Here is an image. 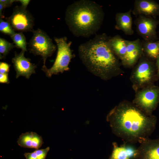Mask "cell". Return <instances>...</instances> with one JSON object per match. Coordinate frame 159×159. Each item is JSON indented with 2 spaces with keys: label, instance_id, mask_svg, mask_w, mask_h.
I'll return each mask as SVG.
<instances>
[{
  "label": "cell",
  "instance_id": "2",
  "mask_svg": "<svg viewBox=\"0 0 159 159\" xmlns=\"http://www.w3.org/2000/svg\"><path fill=\"white\" fill-rule=\"evenodd\" d=\"M109 37L105 33L96 34L93 39L80 44L78 50L87 70L105 80L117 75L120 70L118 58L108 44Z\"/></svg>",
  "mask_w": 159,
  "mask_h": 159
},
{
  "label": "cell",
  "instance_id": "3",
  "mask_svg": "<svg viewBox=\"0 0 159 159\" xmlns=\"http://www.w3.org/2000/svg\"><path fill=\"white\" fill-rule=\"evenodd\" d=\"M104 16L100 5L89 0H80L68 6L65 19L69 30L74 36L88 37L100 29Z\"/></svg>",
  "mask_w": 159,
  "mask_h": 159
},
{
  "label": "cell",
  "instance_id": "13",
  "mask_svg": "<svg viewBox=\"0 0 159 159\" xmlns=\"http://www.w3.org/2000/svg\"><path fill=\"white\" fill-rule=\"evenodd\" d=\"M132 12L135 16L155 17L159 15V4L151 0H136Z\"/></svg>",
  "mask_w": 159,
  "mask_h": 159
},
{
  "label": "cell",
  "instance_id": "9",
  "mask_svg": "<svg viewBox=\"0 0 159 159\" xmlns=\"http://www.w3.org/2000/svg\"><path fill=\"white\" fill-rule=\"evenodd\" d=\"M25 52L22 50L19 54L15 52V56L11 60L16 72V78L23 76L29 79L32 74L35 73L37 65L32 63L30 59L24 56Z\"/></svg>",
  "mask_w": 159,
  "mask_h": 159
},
{
  "label": "cell",
  "instance_id": "19",
  "mask_svg": "<svg viewBox=\"0 0 159 159\" xmlns=\"http://www.w3.org/2000/svg\"><path fill=\"white\" fill-rule=\"evenodd\" d=\"M10 37L16 47L20 49L25 52L27 51V43L26 37L22 32L15 33L14 35L10 36Z\"/></svg>",
  "mask_w": 159,
  "mask_h": 159
},
{
  "label": "cell",
  "instance_id": "15",
  "mask_svg": "<svg viewBox=\"0 0 159 159\" xmlns=\"http://www.w3.org/2000/svg\"><path fill=\"white\" fill-rule=\"evenodd\" d=\"M17 143L24 148L39 149L44 143L41 136L34 132H27L21 134L18 139Z\"/></svg>",
  "mask_w": 159,
  "mask_h": 159
},
{
  "label": "cell",
  "instance_id": "8",
  "mask_svg": "<svg viewBox=\"0 0 159 159\" xmlns=\"http://www.w3.org/2000/svg\"><path fill=\"white\" fill-rule=\"evenodd\" d=\"M137 32L145 41H153L156 37L158 22L152 17L140 15L135 21Z\"/></svg>",
  "mask_w": 159,
  "mask_h": 159
},
{
  "label": "cell",
  "instance_id": "25",
  "mask_svg": "<svg viewBox=\"0 0 159 159\" xmlns=\"http://www.w3.org/2000/svg\"><path fill=\"white\" fill-rule=\"evenodd\" d=\"M16 1L15 0H0V3L5 8L11 6L14 2Z\"/></svg>",
  "mask_w": 159,
  "mask_h": 159
},
{
  "label": "cell",
  "instance_id": "20",
  "mask_svg": "<svg viewBox=\"0 0 159 159\" xmlns=\"http://www.w3.org/2000/svg\"><path fill=\"white\" fill-rule=\"evenodd\" d=\"M50 148L37 149L31 153H25L24 156L26 159H45Z\"/></svg>",
  "mask_w": 159,
  "mask_h": 159
},
{
  "label": "cell",
  "instance_id": "4",
  "mask_svg": "<svg viewBox=\"0 0 159 159\" xmlns=\"http://www.w3.org/2000/svg\"><path fill=\"white\" fill-rule=\"evenodd\" d=\"M57 48V56L52 66L50 68L47 67L42 68V70L45 73L46 76L51 77L53 74L62 73L68 71L69 65L71 59L74 57L72 50L70 48L71 41L67 42L66 37L60 38L54 37Z\"/></svg>",
  "mask_w": 159,
  "mask_h": 159
},
{
  "label": "cell",
  "instance_id": "7",
  "mask_svg": "<svg viewBox=\"0 0 159 159\" xmlns=\"http://www.w3.org/2000/svg\"><path fill=\"white\" fill-rule=\"evenodd\" d=\"M159 95V91L158 88H147L138 93L133 103L147 113L151 114L157 105Z\"/></svg>",
  "mask_w": 159,
  "mask_h": 159
},
{
  "label": "cell",
  "instance_id": "5",
  "mask_svg": "<svg viewBox=\"0 0 159 159\" xmlns=\"http://www.w3.org/2000/svg\"><path fill=\"white\" fill-rule=\"evenodd\" d=\"M32 32L33 35L28 43L30 51L35 55L40 56L43 60L42 67H46V59L56 51V46L53 44L52 39L42 30L38 29L34 30Z\"/></svg>",
  "mask_w": 159,
  "mask_h": 159
},
{
  "label": "cell",
  "instance_id": "1",
  "mask_svg": "<svg viewBox=\"0 0 159 159\" xmlns=\"http://www.w3.org/2000/svg\"><path fill=\"white\" fill-rule=\"evenodd\" d=\"M107 120L112 132L126 143H140L155 130V117L145 112L133 103L120 102L108 113Z\"/></svg>",
  "mask_w": 159,
  "mask_h": 159
},
{
  "label": "cell",
  "instance_id": "18",
  "mask_svg": "<svg viewBox=\"0 0 159 159\" xmlns=\"http://www.w3.org/2000/svg\"><path fill=\"white\" fill-rule=\"evenodd\" d=\"M143 51L149 57L157 59L159 57V41L142 42Z\"/></svg>",
  "mask_w": 159,
  "mask_h": 159
},
{
  "label": "cell",
  "instance_id": "28",
  "mask_svg": "<svg viewBox=\"0 0 159 159\" xmlns=\"http://www.w3.org/2000/svg\"><path fill=\"white\" fill-rule=\"evenodd\" d=\"M157 64L158 69V72L159 75V57L157 59Z\"/></svg>",
  "mask_w": 159,
  "mask_h": 159
},
{
  "label": "cell",
  "instance_id": "10",
  "mask_svg": "<svg viewBox=\"0 0 159 159\" xmlns=\"http://www.w3.org/2000/svg\"><path fill=\"white\" fill-rule=\"evenodd\" d=\"M140 60L132 76L134 82L138 87L145 85L150 82L153 72L152 65L150 61L145 58Z\"/></svg>",
  "mask_w": 159,
  "mask_h": 159
},
{
  "label": "cell",
  "instance_id": "14",
  "mask_svg": "<svg viewBox=\"0 0 159 159\" xmlns=\"http://www.w3.org/2000/svg\"><path fill=\"white\" fill-rule=\"evenodd\" d=\"M112 145V151L109 159H136L137 148L126 143L119 146L114 142Z\"/></svg>",
  "mask_w": 159,
  "mask_h": 159
},
{
  "label": "cell",
  "instance_id": "21",
  "mask_svg": "<svg viewBox=\"0 0 159 159\" xmlns=\"http://www.w3.org/2000/svg\"><path fill=\"white\" fill-rule=\"evenodd\" d=\"M13 43L4 39L0 38V58L2 59L5 57L11 50L15 47Z\"/></svg>",
  "mask_w": 159,
  "mask_h": 159
},
{
  "label": "cell",
  "instance_id": "11",
  "mask_svg": "<svg viewBox=\"0 0 159 159\" xmlns=\"http://www.w3.org/2000/svg\"><path fill=\"white\" fill-rule=\"evenodd\" d=\"M139 143L136 159H159V139L148 138Z\"/></svg>",
  "mask_w": 159,
  "mask_h": 159
},
{
  "label": "cell",
  "instance_id": "24",
  "mask_svg": "<svg viewBox=\"0 0 159 159\" xmlns=\"http://www.w3.org/2000/svg\"><path fill=\"white\" fill-rule=\"evenodd\" d=\"M0 82L6 84L9 83L8 73L0 74Z\"/></svg>",
  "mask_w": 159,
  "mask_h": 159
},
{
  "label": "cell",
  "instance_id": "22",
  "mask_svg": "<svg viewBox=\"0 0 159 159\" xmlns=\"http://www.w3.org/2000/svg\"><path fill=\"white\" fill-rule=\"evenodd\" d=\"M0 32L4 34L11 36L16 32L9 23L0 18Z\"/></svg>",
  "mask_w": 159,
  "mask_h": 159
},
{
  "label": "cell",
  "instance_id": "26",
  "mask_svg": "<svg viewBox=\"0 0 159 159\" xmlns=\"http://www.w3.org/2000/svg\"><path fill=\"white\" fill-rule=\"evenodd\" d=\"M30 0H16V1H19L21 4V6L23 7L26 9L29 4Z\"/></svg>",
  "mask_w": 159,
  "mask_h": 159
},
{
  "label": "cell",
  "instance_id": "27",
  "mask_svg": "<svg viewBox=\"0 0 159 159\" xmlns=\"http://www.w3.org/2000/svg\"><path fill=\"white\" fill-rule=\"evenodd\" d=\"M5 8L3 5L0 3V18H4V15H3L2 11Z\"/></svg>",
  "mask_w": 159,
  "mask_h": 159
},
{
  "label": "cell",
  "instance_id": "12",
  "mask_svg": "<svg viewBox=\"0 0 159 159\" xmlns=\"http://www.w3.org/2000/svg\"><path fill=\"white\" fill-rule=\"evenodd\" d=\"M127 49L125 55L122 61L125 66L133 65L140 58L143 52L142 43L139 39L133 40H126Z\"/></svg>",
  "mask_w": 159,
  "mask_h": 159
},
{
  "label": "cell",
  "instance_id": "6",
  "mask_svg": "<svg viewBox=\"0 0 159 159\" xmlns=\"http://www.w3.org/2000/svg\"><path fill=\"white\" fill-rule=\"evenodd\" d=\"M6 19L14 31L23 32H32L34 30V17L28 10L21 6H15L11 15Z\"/></svg>",
  "mask_w": 159,
  "mask_h": 159
},
{
  "label": "cell",
  "instance_id": "16",
  "mask_svg": "<svg viewBox=\"0 0 159 159\" xmlns=\"http://www.w3.org/2000/svg\"><path fill=\"white\" fill-rule=\"evenodd\" d=\"M130 9L127 12L117 13L115 15V28L121 30L125 34L131 35L134 31L132 29V19Z\"/></svg>",
  "mask_w": 159,
  "mask_h": 159
},
{
  "label": "cell",
  "instance_id": "17",
  "mask_svg": "<svg viewBox=\"0 0 159 159\" xmlns=\"http://www.w3.org/2000/svg\"><path fill=\"white\" fill-rule=\"evenodd\" d=\"M108 43L114 54L122 61L124 58L126 53V40L117 35L112 37H110Z\"/></svg>",
  "mask_w": 159,
  "mask_h": 159
},
{
  "label": "cell",
  "instance_id": "23",
  "mask_svg": "<svg viewBox=\"0 0 159 159\" xmlns=\"http://www.w3.org/2000/svg\"><path fill=\"white\" fill-rule=\"evenodd\" d=\"M11 65L4 62H0V74L9 73Z\"/></svg>",
  "mask_w": 159,
  "mask_h": 159
}]
</instances>
